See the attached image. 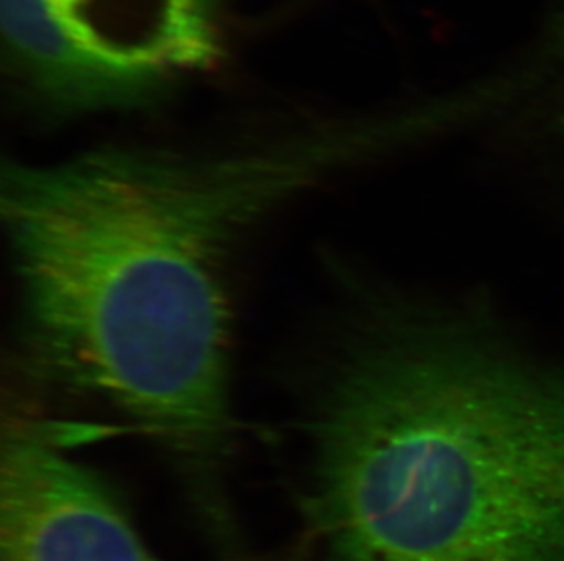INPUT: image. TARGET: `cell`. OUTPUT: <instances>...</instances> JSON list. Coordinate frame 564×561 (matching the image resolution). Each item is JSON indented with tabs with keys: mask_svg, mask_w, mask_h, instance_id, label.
<instances>
[{
	"mask_svg": "<svg viewBox=\"0 0 564 561\" xmlns=\"http://www.w3.org/2000/svg\"><path fill=\"white\" fill-rule=\"evenodd\" d=\"M227 0H0L4 52L59 113L144 107L218 55Z\"/></svg>",
	"mask_w": 564,
	"mask_h": 561,
	"instance_id": "obj_3",
	"label": "cell"
},
{
	"mask_svg": "<svg viewBox=\"0 0 564 561\" xmlns=\"http://www.w3.org/2000/svg\"><path fill=\"white\" fill-rule=\"evenodd\" d=\"M316 397L333 561H564V377L380 316L347 332Z\"/></svg>",
	"mask_w": 564,
	"mask_h": 561,
	"instance_id": "obj_2",
	"label": "cell"
},
{
	"mask_svg": "<svg viewBox=\"0 0 564 561\" xmlns=\"http://www.w3.org/2000/svg\"><path fill=\"white\" fill-rule=\"evenodd\" d=\"M59 441L46 424L6 427L0 560L155 561L112 494Z\"/></svg>",
	"mask_w": 564,
	"mask_h": 561,
	"instance_id": "obj_4",
	"label": "cell"
},
{
	"mask_svg": "<svg viewBox=\"0 0 564 561\" xmlns=\"http://www.w3.org/2000/svg\"><path fill=\"white\" fill-rule=\"evenodd\" d=\"M383 138L333 127L221 154L113 148L4 165L2 221L33 354L207 476L229 443L241 238Z\"/></svg>",
	"mask_w": 564,
	"mask_h": 561,
	"instance_id": "obj_1",
	"label": "cell"
}]
</instances>
